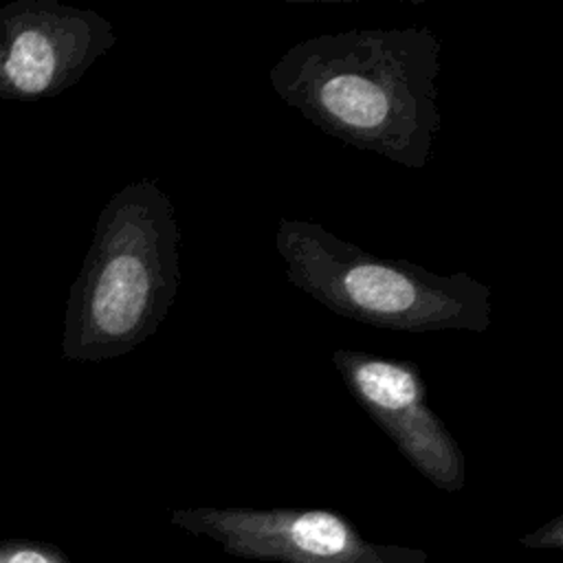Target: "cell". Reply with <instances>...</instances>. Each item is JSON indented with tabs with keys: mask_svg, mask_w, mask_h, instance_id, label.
Instances as JSON below:
<instances>
[{
	"mask_svg": "<svg viewBox=\"0 0 563 563\" xmlns=\"http://www.w3.org/2000/svg\"><path fill=\"white\" fill-rule=\"evenodd\" d=\"M440 53L427 26L352 29L295 44L268 79L328 136L422 169L440 130Z\"/></svg>",
	"mask_w": 563,
	"mask_h": 563,
	"instance_id": "1",
	"label": "cell"
},
{
	"mask_svg": "<svg viewBox=\"0 0 563 563\" xmlns=\"http://www.w3.org/2000/svg\"><path fill=\"white\" fill-rule=\"evenodd\" d=\"M180 229L152 178L119 189L101 209L70 288L62 354L68 361L123 356L150 339L180 286Z\"/></svg>",
	"mask_w": 563,
	"mask_h": 563,
	"instance_id": "2",
	"label": "cell"
},
{
	"mask_svg": "<svg viewBox=\"0 0 563 563\" xmlns=\"http://www.w3.org/2000/svg\"><path fill=\"white\" fill-rule=\"evenodd\" d=\"M275 249L295 288L352 321L409 334L493 323V290L466 273L378 257L308 220H279Z\"/></svg>",
	"mask_w": 563,
	"mask_h": 563,
	"instance_id": "3",
	"label": "cell"
},
{
	"mask_svg": "<svg viewBox=\"0 0 563 563\" xmlns=\"http://www.w3.org/2000/svg\"><path fill=\"white\" fill-rule=\"evenodd\" d=\"M172 526L216 541L227 554L268 563H427L420 548L376 543L323 508L196 506L172 512Z\"/></svg>",
	"mask_w": 563,
	"mask_h": 563,
	"instance_id": "4",
	"label": "cell"
},
{
	"mask_svg": "<svg viewBox=\"0 0 563 563\" xmlns=\"http://www.w3.org/2000/svg\"><path fill=\"white\" fill-rule=\"evenodd\" d=\"M117 42L108 18L55 0L0 7V97L35 101L75 86Z\"/></svg>",
	"mask_w": 563,
	"mask_h": 563,
	"instance_id": "5",
	"label": "cell"
},
{
	"mask_svg": "<svg viewBox=\"0 0 563 563\" xmlns=\"http://www.w3.org/2000/svg\"><path fill=\"white\" fill-rule=\"evenodd\" d=\"M332 363L352 398L424 479L444 493L464 488V453L429 407L427 385L416 363L347 347L334 350Z\"/></svg>",
	"mask_w": 563,
	"mask_h": 563,
	"instance_id": "6",
	"label": "cell"
},
{
	"mask_svg": "<svg viewBox=\"0 0 563 563\" xmlns=\"http://www.w3.org/2000/svg\"><path fill=\"white\" fill-rule=\"evenodd\" d=\"M0 563H73L53 543L35 539H0Z\"/></svg>",
	"mask_w": 563,
	"mask_h": 563,
	"instance_id": "7",
	"label": "cell"
},
{
	"mask_svg": "<svg viewBox=\"0 0 563 563\" xmlns=\"http://www.w3.org/2000/svg\"><path fill=\"white\" fill-rule=\"evenodd\" d=\"M519 543L530 548V550H563V515L550 519L545 526L537 528L530 534L519 537Z\"/></svg>",
	"mask_w": 563,
	"mask_h": 563,
	"instance_id": "8",
	"label": "cell"
}]
</instances>
